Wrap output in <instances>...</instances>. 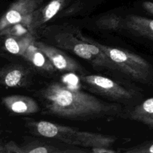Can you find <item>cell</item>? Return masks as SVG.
I'll list each match as a JSON object with an SVG mask.
<instances>
[{
    "mask_svg": "<svg viewBox=\"0 0 153 153\" xmlns=\"http://www.w3.org/2000/svg\"><path fill=\"white\" fill-rule=\"evenodd\" d=\"M92 152L94 153H103V152L112 153V152H115V151L108 149L106 147H96V148H93Z\"/></svg>",
    "mask_w": 153,
    "mask_h": 153,
    "instance_id": "cell-18",
    "label": "cell"
},
{
    "mask_svg": "<svg viewBox=\"0 0 153 153\" xmlns=\"http://www.w3.org/2000/svg\"><path fill=\"white\" fill-rule=\"evenodd\" d=\"M132 120L140 122L153 130V97L148 98L136 106L129 113Z\"/></svg>",
    "mask_w": 153,
    "mask_h": 153,
    "instance_id": "cell-9",
    "label": "cell"
},
{
    "mask_svg": "<svg viewBox=\"0 0 153 153\" xmlns=\"http://www.w3.org/2000/svg\"><path fill=\"white\" fill-rule=\"evenodd\" d=\"M81 40L95 44L104 51L123 72L131 78L142 83H148L153 78V67L151 64L141 56L128 51L112 48L92 42L79 35Z\"/></svg>",
    "mask_w": 153,
    "mask_h": 153,
    "instance_id": "cell-2",
    "label": "cell"
},
{
    "mask_svg": "<svg viewBox=\"0 0 153 153\" xmlns=\"http://www.w3.org/2000/svg\"><path fill=\"white\" fill-rule=\"evenodd\" d=\"M49 152L50 151L44 146L35 147L30 150H28L26 151V152H29V153H47Z\"/></svg>",
    "mask_w": 153,
    "mask_h": 153,
    "instance_id": "cell-17",
    "label": "cell"
},
{
    "mask_svg": "<svg viewBox=\"0 0 153 153\" xmlns=\"http://www.w3.org/2000/svg\"><path fill=\"white\" fill-rule=\"evenodd\" d=\"M34 45L46 56L57 69L69 72L81 71V67L76 62L58 49L41 42H34Z\"/></svg>",
    "mask_w": 153,
    "mask_h": 153,
    "instance_id": "cell-5",
    "label": "cell"
},
{
    "mask_svg": "<svg viewBox=\"0 0 153 153\" xmlns=\"http://www.w3.org/2000/svg\"><path fill=\"white\" fill-rule=\"evenodd\" d=\"M98 25L105 28H110V29H116L120 25V19L119 18L112 16L108 18H102L97 22Z\"/></svg>",
    "mask_w": 153,
    "mask_h": 153,
    "instance_id": "cell-16",
    "label": "cell"
},
{
    "mask_svg": "<svg viewBox=\"0 0 153 153\" xmlns=\"http://www.w3.org/2000/svg\"><path fill=\"white\" fill-rule=\"evenodd\" d=\"M143 8L153 15V2L151 1H145L142 4Z\"/></svg>",
    "mask_w": 153,
    "mask_h": 153,
    "instance_id": "cell-19",
    "label": "cell"
},
{
    "mask_svg": "<svg viewBox=\"0 0 153 153\" xmlns=\"http://www.w3.org/2000/svg\"><path fill=\"white\" fill-rule=\"evenodd\" d=\"M69 0H51L44 8L38 9L34 13L30 25V29L39 26L49 21L62 8Z\"/></svg>",
    "mask_w": 153,
    "mask_h": 153,
    "instance_id": "cell-7",
    "label": "cell"
},
{
    "mask_svg": "<svg viewBox=\"0 0 153 153\" xmlns=\"http://www.w3.org/2000/svg\"><path fill=\"white\" fill-rule=\"evenodd\" d=\"M126 25L137 35L153 41V19L131 15L128 16Z\"/></svg>",
    "mask_w": 153,
    "mask_h": 153,
    "instance_id": "cell-8",
    "label": "cell"
},
{
    "mask_svg": "<svg viewBox=\"0 0 153 153\" xmlns=\"http://www.w3.org/2000/svg\"><path fill=\"white\" fill-rule=\"evenodd\" d=\"M5 106L13 112L20 114H30L39 111V106L32 99L23 96L12 95L2 99Z\"/></svg>",
    "mask_w": 153,
    "mask_h": 153,
    "instance_id": "cell-6",
    "label": "cell"
},
{
    "mask_svg": "<svg viewBox=\"0 0 153 153\" xmlns=\"http://www.w3.org/2000/svg\"><path fill=\"white\" fill-rule=\"evenodd\" d=\"M42 0H17L5 12L0 20V30H5L8 27L23 23L30 27L35 12L39 8Z\"/></svg>",
    "mask_w": 153,
    "mask_h": 153,
    "instance_id": "cell-3",
    "label": "cell"
},
{
    "mask_svg": "<svg viewBox=\"0 0 153 153\" xmlns=\"http://www.w3.org/2000/svg\"><path fill=\"white\" fill-rule=\"evenodd\" d=\"M81 79L100 93L115 100H129L134 97V92L118 84L113 80L98 75L82 76Z\"/></svg>",
    "mask_w": 153,
    "mask_h": 153,
    "instance_id": "cell-4",
    "label": "cell"
},
{
    "mask_svg": "<svg viewBox=\"0 0 153 153\" xmlns=\"http://www.w3.org/2000/svg\"><path fill=\"white\" fill-rule=\"evenodd\" d=\"M34 42L33 38L30 34L22 37L10 36L5 41V47L8 52L22 56Z\"/></svg>",
    "mask_w": 153,
    "mask_h": 153,
    "instance_id": "cell-11",
    "label": "cell"
},
{
    "mask_svg": "<svg viewBox=\"0 0 153 153\" xmlns=\"http://www.w3.org/2000/svg\"><path fill=\"white\" fill-rule=\"evenodd\" d=\"M46 111L51 115L72 119L89 120L115 115L121 108L109 103L79 90L54 82L41 93Z\"/></svg>",
    "mask_w": 153,
    "mask_h": 153,
    "instance_id": "cell-1",
    "label": "cell"
},
{
    "mask_svg": "<svg viewBox=\"0 0 153 153\" xmlns=\"http://www.w3.org/2000/svg\"><path fill=\"white\" fill-rule=\"evenodd\" d=\"M124 151L128 153H153V139L146 140Z\"/></svg>",
    "mask_w": 153,
    "mask_h": 153,
    "instance_id": "cell-15",
    "label": "cell"
},
{
    "mask_svg": "<svg viewBox=\"0 0 153 153\" xmlns=\"http://www.w3.org/2000/svg\"><path fill=\"white\" fill-rule=\"evenodd\" d=\"M75 139L78 140V143H82L87 146L96 147H107L114 142V139L106 137L100 134L87 133L84 132L77 133V136L74 134Z\"/></svg>",
    "mask_w": 153,
    "mask_h": 153,
    "instance_id": "cell-12",
    "label": "cell"
},
{
    "mask_svg": "<svg viewBox=\"0 0 153 153\" xmlns=\"http://www.w3.org/2000/svg\"><path fill=\"white\" fill-rule=\"evenodd\" d=\"M36 129L41 135L47 137H55L60 131L59 126L45 121L39 122L36 124Z\"/></svg>",
    "mask_w": 153,
    "mask_h": 153,
    "instance_id": "cell-13",
    "label": "cell"
},
{
    "mask_svg": "<svg viewBox=\"0 0 153 153\" xmlns=\"http://www.w3.org/2000/svg\"><path fill=\"white\" fill-rule=\"evenodd\" d=\"M22 56L38 68L47 71H54V65L46 56L34 45V43L29 46Z\"/></svg>",
    "mask_w": 153,
    "mask_h": 153,
    "instance_id": "cell-10",
    "label": "cell"
},
{
    "mask_svg": "<svg viewBox=\"0 0 153 153\" xmlns=\"http://www.w3.org/2000/svg\"><path fill=\"white\" fill-rule=\"evenodd\" d=\"M23 78L22 72L19 69H12L4 76V81L5 85L9 87H13L17 85Z\"/></svg>",
    "mask_w": 153,
    "mask_h": 153,
    "instance_id": "cell-14",
    "label": "cell"
}]
</instances>
